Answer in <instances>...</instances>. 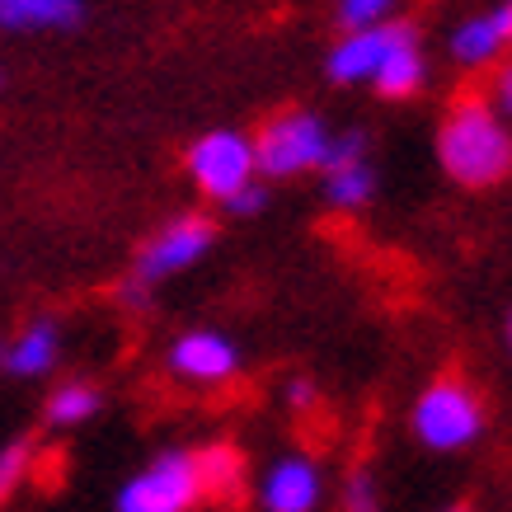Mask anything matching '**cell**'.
<instances>
[{
	"mask_svg": "<svg viewBox=\"0 0 512 512\" xmlns=\"http://www.w3.org/2000/svg\"><path fill=\"white\" fill-rule=\"evenodd\" d=\"M80 5L71 0H0V24L5 29H62L76 24Z\"/></svg>",
	"mask_w": 512,
	"mask_h": 512,
	"instance_id": "12",
	"label": "cell"
},
{
	"mask_svg": "<svg viewBox=\"0 0 512 512\" xmlns=\"http://www.w3.org/2000/svg\"><path fill=\"white\" fill-rule=\"evenodd\" d=\"M343 512H376V489H372V475H367V470H353V475H348Z\"/></svg>",
	"mask_w": 512,
	"mask_h": 512,
	"instance_id": "20",
	"label": "cell"
},
{
	"mask_svg": "<svg viewBox=\"0 0 512 512\" xmlns=\"http://www.w3.org/2000/svg\"><path fill=\"white\" fill-rule=\"evenodd\" d=\"M29 461H33V451L24 447V442H15V447L0 451V503H5V494H10V489H15L19 480H24Z\"/></svg>",
	"mask_w": 512,
	"mask_h": 512,
	"instance_id": "19",
	"label": "cell"
},
{
	"mask_svg": "<svg viewBox=\"0 0 512 512\" xmlns=\"http://www.w3.org/2000/svg\"><path fill=\"white\" fill-rule=\"evenodd\" d=\"M508 38H512V5H503V10H494V15L466 19L461 29L451 33V57L466 62V66H484L503 52Z\"/></svg>",
	"mask_w": 512,
	"mask_h": 512,
	"instance_id": "10",
	"label": "cell"
},
{
	"mask_svg": "<svg viewBox=\"0 0 512 512\" xmlns=\"http://www.w3.org/2000/svg\"><path fill=\"white\" fill-rule=\"evenodd\" d=\"M423 80V57H419V33L409 29L400 43L390 47V57L381 62L376 71V90L386 94V99H404V94H414Z\"/></svg>",
	"mask_w": 512,
	"mask_h": 512,
	"instance_id": "11",
	"label": "cell"
},
{
	"mask_svg": "<svg viewBox=\"0 0 512 512\" xmlns=\"http://www.w3.org/2000/svg\"><path fill=\"white\" fill-rule=\"evenodd\" d=\"M170 362H174V372L188 376V381H226V376L235 372L240 353H235L231 339L198 329V334H184V339L174 343Z\"/></svg>",
	"mask_w": 512,
	"mask_h": 512,
	"instance_id": "8",
	"label": "cell"
},
{
	"mask_svg": "<svg viewBox=\"0 0 512 512\" xmlns=\"http://www.w3.org/2000/svg\"><path fill=\"white\" fill-rule=\"evenodd\" d=\"M292 404H311V386H306V381H296L292 386Z\"/></svg>",
	"mask_w": 512,
	"mask_h": 512,
	"instance_id": "23",
	"label": "cell"
},
{
	"mask_svg": "<svg viewBox=\"0 0 512 512\" xmlns=\"http://www.w3.org/2000/svg\"><path fill=\"white\" fill-rule=\"evenodd\" d=\"M193 461H198V484L212 489V494H231L240 484V456L231 447H212L202 456H193Z\"/></svg>",
	"mask_w": 512,
	"mask_h": 512,
	"instance_id": "14",
	"label": "cell"
},
{
	"mask_svg": "<svg viewBox=\"0 0 512 512\" xmlns=\"http://www.w3.org/2000/svg\"><path fill=\"white\" fill-rule=\"evenodd\" d=\"M198 494V461L170 451L118 494V512H188L198 503Z\"/></svg>",
	"mask_w": 512,
	"mask_h": 512,
	"instance_id": "4",
	"label": "cell"
},
{
	"mask_svg": "<svg viewBox=\"0 0 512 512\" xmlns=\"http://www.w3.org/2000/svg\"><path fill=\"white\" fill-rule=\"evenodd\" d=\"M498 104H503V109L512 113V66L503 71V76H498Z\"/></svg>",
	"mask_w": 512,
	"mask_h": 512,
	"instance_id": "22",
	"label": "cell"
},
{
	"mask_svg": "<svg viewBox=\"0 0 512 512\" xmlns=\"http://www.w3.org/2000/svg\"><path fill=\"white\" fill-rule=\"evenodd\" d=\"M386 15H390L386 0H348V5H339V19H343V29H348V33L376 29Z\"/></svg>",
	"mask_w": 512,
	"mask_h": 512,
	"instance_id": "17",
	"label": "cell"
},
{
	"mask_svg": "<svg viewBox=\"0 0 512 512\" xmlns=\"http://www.w3.org/2000/svg\"><path fill=\"white\" fill-rule=\"evenodd\" d=\"M480 428H484V409L475 400V390H466L461 381H437L414 404V433L437 451L470 447L480 437Z\"/></svg>",
	"mask_w": 512,
	"mask_h": 512,
	"instance_id": "2",
	"label": "cell"
},
{
	"mask_svg": "<svg viewBox=\"0 0 512 512\" xmlns=\"http://www.w3.org/2000/svg\"><path fill=\"white\" fill-rule=\"evenodd\" d=\"M409 24H376V29L348 33L334 52H329V76L339 85H353V80H376L381 62L390 57V47L400 43Z\"/></svg>",
	"mask_w": 512,
	"mask_h": 512,
	"instance_id": "7",
	"label": "cell"
},
{
	"mask_svg": "<svg viewBox=\"0 0 512 512\" xmlns=\"http://www.w3.org/2000/svg\"><path fill=\"white\" fill-rule=\"evenodd\" d=\"M188 170H193L202 193L231 202L254 179V141H245L240 132H207L188 151Z\"/></svg>",
	"mask_w": 512,
	"mask_h": 512,
	"instance_id": "5",
	"label": "cell"
},
{
	"mask_svg": "<svg viewBox=\"0 0 512 512\" xmlns=\"http://www.w3.org/2000/svg\"><path fill=\"white\" fill-rule=\"evenodd\" d=\"M325 151H329V132L315 113H282L254 141V170L287 179V174H301L311 165H325Z\"/></svg>",
	"mask_w": 512,
	"mask_h": 512,
	"instance_id": "3",
	"label": "cell"
},
{
	"mask_svg": "<svg viewBox=\"0 0 512 512\" xmlns=\"http://www.w3.org/2000/svg\"><path fill=\"white\" fill-rule=\"evenodd\" d=\"M52 357H57V329L43 320V325L24 329V339L15 348H5V367L15 376H43L52 367Z\"/></svg>",
	"mask_w": 512,
	"mask_h": 512,
	"instance_id": "13",
	"label": "cell"
},
{
	"mask_svg": "<svg viewBox=\"0 0 512 512\" xmlns=\"http://www.w3.org/2000/svg\"><path fill=\"white\" fill-rule=\"evenodd\" d=\"M325 193L334 207H343V212H353V207H362V202L372 198V170L367 165H353V170H334L325 179Z\"/></svg>",
	"mask_w": 512,
	"mask_h": 512,
	"instance_id": "16",
	"label": "cell"
},
{
	"mask_svg": "<svg viewBox=\"0 0 512 512\" xmlns=\"http://www.w3.org/2000/svg\"><path fill=\"white\" fill-rule=\"evenodd\" d=\"M320 503V475L306 456H282L264 480L268 512H311Z\"/></svg>",
	"mask_w": 512,
	"mask_h": 512,
	"instance_id": "9",
	"label": "cell"
},
{
	"mask_svg": "<svg viewBox=\"0 0 512 512\" xmlns=\"http://www.w3.org/2000/svg\"><path fill=\"white\" fill-rule=\"evenodd\" d=\"M207 245H212V221H202V217L170 221V226H165L151 245L141 249L137 282L146 287V282H160V278H170V273H179V268L198 264L202 254H207Z\"/></svg>",
	"mask_w": 512,
	"mask_h": 512,
	"instance_id": "6",
	"label": "cell"
},
{
	"mask_svg": "<svg viewBox=\"0 0 512 512\" xmlns=\"http://www.w3.org/2000/svg\"><path fill=\"white\" fill-rule=\"evenodd\" d=\"M508 343H512V320H508Z\"/></svg>",
	"mask_w": 512,
	"mask_h": 512,
	"instance_id": "24",
	"label": "cell"
},
{
	"mask_svg": "<svg viewBox=\"0 0 512 512\" xmlns=\"http://www.w3.org/2000/svg\"><path fill=\"white\" fill-rule=\"evenodd\" d=\"M362 151H367V141H362V132H343V137H329V151H325L329 174H334V170H353V165H362Z\"/></svg>",
	"mask_w": 512,
	"mask_h": 512,
	"instance_id": "18",
	"label": "cell"
},
{
	"mask_svg": "<svg viewBox=\"0 0 512 512\" xmlns=\"http://www.w3.org/2000/svg\"><path fill=\"white\" fill-rule=\"evenodd\" d=\"M99 409V395H94L90 386H80V381H71V386H62L57 395H52V404H47V419L57 423V428H71V423H85Z\"/></svg>",
	"mask_w": 512,
	"mask_h": 512,
	"instance_id": "15",
	"label": "cell"
},
{
	"mask_svg": "<svg viewBox=\"0 0 512 512\" xmlns=\"http://www.w3.org/2000/svg\"><path fill=\"white\" fill-rule=\"evenodd\" d=\"M0 362H5V348H0Z\"/></svg>",
	"mask_w": 512,
	"mask_h": 512,
	"instance_id": "26",
	"label": "cell"
},
{
	"mask_svg": "<svg viewBox=\"0 0 512 512\" xmlns=\"http://www.w3.org/2000/svg\"><path fill=\"white\" fill-rule=\"evenodd\" d=\"M447 512H466V508H447Z\"/></svg>",
	"mask_w": 512,
	"mask_h": 512,
	"instance_id": "25",
	"label": "cell"
},
{
	"mask_svg": "<svg viewBox=\"0 0 512 512\" xmlns=\"http://www.w3.org/2000/svg\"><path fill=\"white\" fill-rule=\"evenodd\" d=\"M231 207H235V212H259V207H264V188L249 184L245 193H235V198H231Z\"/></svg>",
	"mask_w": 512,
	"mask_h": 512,
	"instance_id": "21",
	"label": "cell"
},
{
	"mask_svg": "<svg viewBox=\"0 0 512 512\" xmlns=\"http://www.w3.org/2000/svg\"><path fill=\"white\" fill-rule=\"evenodd\" d=\"M442 165L456 184L484 188L498 184L512 170V132L498 123V113L484 99H461L442 127Z\"/></svg>",
	"mask_w": 512,
	"mask_h": 512,
	"instance_id": "1",
	"label": "cell"
}]
</instances>
